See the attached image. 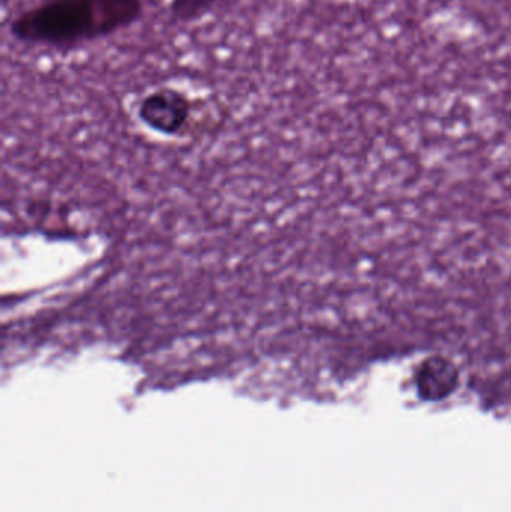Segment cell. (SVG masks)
<instances>
[{
  "label": "cell",
  "instance_id": "3957f363",
  "mask_svg": "<svg viewBox=\"0 0 511 512\" xmlns=\"http://www.w3.org/2000/svg\"><path fill=\"white\" fill-rule=\"evenodd\" d=\"M458 367L443 357L423 361L417 372V388L423 399L437 402L446 399L458 387Z\"/></svg>",
  "mask_w": 511,
  "mask_h": 512
},
{
  "label": "cell",
  "instance_id": "7a4b0ae2",
  "mask_svg": "<svg viewBox=\"0 0 511 512\" xmlns=\"http://www.w3.org/2000/svg\"><path fill=\"white\" fill-rule=\"evenodd\" d=\"M138 119L158 134L176 135L191 120L192 102L176 87H158L138 104Z\"/></svg>",
  "mask_w": 511,
  "mask_h": 512
},
{
  "label": "cell",
  "instance_id": "6da1fadb",
  "mask_svg": "<svg viewBox=\"0 0 511 512\" xmlns=\"http://www.w3.org/2000/svg\"><path fill=\"white\" fill-rule=\"evenodd\" d=\"M144 12L146 0H41L12 17L8 33L24 47L71 51L131 29Z\"/></svg>",
  "mask_w": 511,
  "mask_h": 512
},
{
  "label": "cell",
  "instance_id": "277c9868",
  "mask_svg": "<svg viewBox=\"0 0 511 512\" xmlns=\"http://www.w3.org/2000/svg\"><path fill=\"white\" fill-rule=\"evenodd\" d=\"M239 0H170L168 11L171 21L188 24L215 14L218 9L234 5Z\"/></svg>",
  "mask_w": 511,
  "mask_h": 512
}]
</instances>
